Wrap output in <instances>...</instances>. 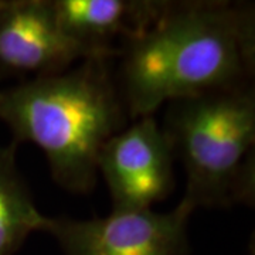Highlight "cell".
Instances as JSON below:
<instances>
[{"label":"cell","instance_id":"2","mask_svg":"<svg viewBox=\"0 0 255 255\" xmlns=\"http://www.w3.org/2000/svg\"><path fill=\"white\" fill-rule=\"evenodd\" d=\"M0 121L9 127L11 142L36 145L53 180L75 194L94 190L102 146L130 122L114 60L101 57L0 88Z\"/></svg>","mask_w":255,"mask_h":255},{"label":"cell","instance_id":"4","mask_svg":"<svg viewBox=\"0 0 255 255\" xmlns=\"http://www.w3.org/2000/svg\"><path fill=\"white\" fill-rule=\"evenodd\" d=\"M184 203L172 211H111L105 217H47L43 233L55 238L64 255H190Z\"/></svg>","mask_w":255,"mask_h":255},{"label":"cell","instance_id":"3","mask_svg":"<svg viewBox=\"0 0 255 255\" xmlns=\"http://www.w3.org/2000/svg\"><path fill=\"white\" fill-rule=\"evenodd\" d=\"M162 124L186 172L189 209L254 207V84L197 94L166 104Z\"/></svg>","mask_w":255,"mask_h":255},{"label":"cell","instance_id":"5","mask_svg":"<svg viewBox=\"0 0 255 255\" xmlns=\"http://www.w3.org/2000/svg\"><path fill=\"white\" fill-rule=\"evenodd\" d=\"M173 150L155 115L133 119L102 146L98 176L108 186L112 211L147 210L176 186Z\"/></svg>","mask_w":255,"mask_h":255},{"label":"cell","instance_id":"7","mask_svg":"<svg viewBox=\"0 0 255 255\" xmlns=\"http://www.w3.org/2000/svg\"><path fill=\"white\" fill-rule=\"evenodd\" d=\"M65 34L94 57L115 60L118 47L149 28L164 0H50Z\"/></svg>","mask_w":255,"mask_h":255},{"label":"cell","instance_id":"8","mask_svg":"<svg viewBox=\"0 0 255 255\" xmlns=\"http://www.w3.org/2000/svg\"><path fill=\"white\" fill-rule=\"evenodd\" d=\"M17 146H0V255L16 254L30 234L43 233L47 219L18 170Z\"/></svg>","mask_w":255,"mask_h":255},{"label":"cell","instance_id":"6","mask_svg":"<svg viewBox=\"0 0 255 255\" xmlns=\"http://www.w3.org/2000/svg\"><path fill=\"white\" fill-rule=\"evenodd\" d=\"M85 58L94 55L65 34L50 0H0V78L34 80Z\"/></svg>","mask_w":255,"mask_h":255},{"label":"cell","instance_id":"1","mask_svg":"<svg viewBox=\"0 0 255 255\" xmlns=\"http://www.w3.org/2000/svg\"><path fill=\"white\" fill-rule=\"evenodd\" d=\"M114 77L129 121L174 100L253 84L255 11L226 0L169 1L155 23L124 41Z\"/></svg>","mask_w":255,"mask_h":255}]
</instances>
